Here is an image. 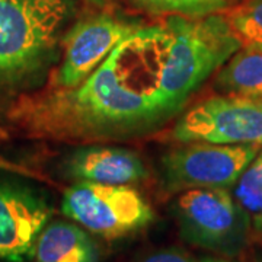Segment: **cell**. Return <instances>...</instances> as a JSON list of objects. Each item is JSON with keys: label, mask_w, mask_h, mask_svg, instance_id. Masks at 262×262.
Returning <instances> with one entry per match:
<instances>
[{"label": "cell", "mask_w": 262, "mask_h": 262, "mask_svg": "<svg viewBox=\"0 0 262 262\" xmlns=\"http://www.w3.org/2000/svg\"><path fill=\"white\" fill-rule=\"evenodd\" d=\"M173 215L182 239L194 246L232 258L248 244L251 217L226 188L182 191Z\"/></svg>", "instance_id": "cell-4"}, {"label": "cell", "mask_w": 262, "mask_h": 262, "mask_svg": "<svg viewBox=\"0 0 262 262\" xmlns=\"http://www.w3.org/2000/svg\"><path fill=\"white\" fill-rule=\"evenodd\" d=\"M35 262H98L94 239L80 226L51 222L39 233L34 248Z\"/></svg>", "instance_id": "cell-11"}, {"label": "cell", "mask_w": 262, "mask_h": 262, "mask_svg": "<svg viewBox=\"0 0 262 262\" xmlns=\"http://www.w3.org/2000/svg\"><path fill=\"white\" fill-rule=\"evenodd\" d=\"M139 28L140 25L136 22L108 13L77 22L63 39L64 53L54 86L75 88L82 83Z\"/></svg>", "instance_id": "cell-8"}, {"label": "cell", "mask_w": 262, "mask_h": 262, "mask_svg": "<svg viewBox=\"0 0 262 262\" xmlns=\"http://www.w3.org/2000/svg\"><path fill=\"white\" fill-rule=\"evenodd\" d=\"M261 232H262V230H261Z\"/></svg>", "instance_id": "cell-22"}, {"label": "cell", "mask_w": 262, "mask_h": 262, "mask_svg": "<svg viewBox=\"0 0 262 262\" xmlns=\"http://www.w3.org/2000/svg\"><path fill=\"white\" fill-rule=\"evenodd\" d=\"M53 208L41 194L28 187L0 181V259L27 262Z\"/></svg>", "instance_id": "cell-9"}, {"label": "cell", "mask_w": 262, "mask_h": 262, "mask_svg": "<svg viewBox=\"0 0 262 262\" xmlns=\"http://www.w3.org/2000/svg\"><path fill=\"white\" fill-rule=\"evenodd\" d=\"M168 25L140 27L75 88L22 96L9 118L42 139H115L166 121L160 73L170 48Z\"/></svg>", "instance_id": "cell-1"}, {"label": "cell", "mask_w": 262, "mask_h": 262, "mask_svg": "<svg viewBox=\"0 0 262 262\" xmlns=\"http://www.w3.org/2000/svg\"><path fill=\"white\" fill-rule=\"evenodd\" d=\"M234 198L251 217L253 226L262 230V155L251 162L234 184Z\"/></svg>", "instance_id": "cell-14"}, {"label": "cell", "mask_w": 262, "mask_h": 262, "mask_svg": "<svg viewBox=\"0 0 262 262\" xmlns=\"http://www.w3.org/2000/svg\"><path fill=\"white\" fill-rule=\"evenodd\" d=\"M255 262H262V253H261V255H258V256H256Z\"/></svg>", "instance_id": "cell-20"}, {"label": "cell", "mask_w": 262, "mask_h": 262, "mask_svg": "<svg viewBox=\"0 0 262 262\" xmlns=\"http://www.w3.org/2000/svg\"><path fill=\"white\" fill-rule=\"evenodd\" d=\"M73 10V0H0V91L46 70Z\"/></svg>", "instance_id": "cell-2"}, {"label": "cell", "mask_w": 262, "mask_h": 262, "mask_svg": "<svg viewBox=\"0 0 262 262\" xmlns=\"http://www.w3.org/2000/svg\"><path fill=\"white\" fill-rule=\"evenodd\" d=\"M89 2H92V3H96V5H102L105 0H89Z\"/></svg>", "instance_id": "cell-19"}, {"label": "cell", "mask_w": 262, "mask_h": 262, "mask_svg": "<svg viewBox=\"0 0 262 262\" xmlns=\"http://www.w3.org/2000/svg\"><path fill=\"white\" fill-rule=\"evenodd\" d=\"M198 262H232L226 258H220V256H206L203 259H200Z\"/></svg>", "instance_id": "cell-17"}, {"label": "cell", "mask_w": 262, "mask_h": 262, "mask_svg": "<svg viewBox=\"0 0 262 262\" xmlns=\"http://www.w3.org/2000/svg\"><path fill=\"white\" fill-rule=\"evenodd\" d=\"M215 86L227 95L262 99V51L239 48L217 72Z\"/></svg>", "instance_id": "cell-12"}, {"label": "cell", "mask_w": 262, "mask_h": 262, "mask_svg": "<svg viewBox=\"0 0 262 262\" xmlns=\"http://www.w3.org/2000/svg\"><path fill=\"white\" fill-rule=\"evenodd\" d=\"M261 151L258 144L187 143L162 158L163 185L178 192L196 188H230Z\"/></svg>", "instance_id": "cell-6"}, {"label": "cell", "mask_w": 262, "mask_h": 262, "mask_svg": "<svg viewBox=\"0 0 262 262\" xmlns=\"http://www.w3.org/2000/svg\"><path fill=\"white\" fill-rule=\"evenodd\" d=\"M140 262H196L195 258L181 248H165L149 253Z\"/></svg>", "instance_id": "cell-16"}, {"label": "cell", "mask_w": 262, "mask_h": 262, "mask_svg": "<svg viewBox=\"0 0 262 262\" xmlns=\"http://www.w3.org/2000/svg\"><path fill=\"white\" fill-rule=\"evenodd\" d=\"M143 9L156 13H170L188 18H203L220 13L227 8V0H131Z\"/></svg>", "instance_id": "cell-15"}, {"label": "cell", "mask_w": 262, "mask_h": 262, "mask_svg": "<svg viewBox=\"0 0 262 262\" xmlns=\"http://www.w3.org/2000/svg\"><path fill=\"white\" fill-rule=\"evenodd\" d=\"M63 214L92 233L115 241L136 233L155 220L147 200L130 185L77 181L61 200Z\"/></svg>", "instance_id": "cell-5"}, {"label": "cell", "mask_w": 262, "mask_h": 262, "mask_svg": "<svg viewBox=\"0 0 262 262\" xmlns=\"http://www.w3.org/2000/svg\"><path fill=\"white\" fill-rule=\"evenodd\" d=\"M6 137H8V133H6L5 128H2V127H0V140H5Z\"/></svg>", "instance_id": "cell-18"}, {"label": "cell", "mask_w": 262, "mask_h": 262, "mask_svg": "<svg viewBox=\"0 0 262 262\" xmlns=\"http://www.w3.org/2000/svg\"><path fill=\"white\" fill-rule=\"evenodd\" d=\"M261 155H262V151H261Z\"/></svg>", "instance_id": "cell-21"}, {"label": "cell", "mask_w": 262, "mask_h": 262, "mask_svg": "<svg viewBox=\"0 0 262 262\" xmlns=\"http://www.w3.org/2000/svg\"><path fill=\"white\" fill-rule=\"evenodd\" d=\"M225 16L241 47L262 51V0H245Z\"/></svg>", "instance_id": "cell-13"}, {"label": "cell", "mask_w": 262, "mask_h": 262, "mask_svg": "<svg viewBox=\"0 0 262 262\" xmlns=\"http://www.w3.org/2000/svg\"><path fill=\"white\" fill-rule=\"evenodd\" d=\"M165 24L172 41L160 73V92L172 117L241 48V42L220 13L203 18L172 15Z\"/></svg>", "instance_id": "cell-3"}, {"label": "cell", "mask_w": 262, "mask_h": 262, "mask_svg": "<svg viewBox=\"0 0 262 262\" xmlns=\"http://www.w3.org/2000/svg\"><path fill=\"white\" fill-rule=\"evenodd\" d=\"M181 143L262 146V99L213 96L195 103L172 130Z\"/></svg>", "instance_id": "cell-7"}, {"label": "cell", "mask_w": 262, "mask_h": 262, "mask_svg": "<svg viewBox=\"0 0 262 262\" xmlns=\"http://www.w3.org/2000/svg\"><path fill=\"white\" fill-rule=\"evenodd\" d=\"M66 173L76 181L108 185H131L147 177L141 158L133 150L114 146H86L70 153Z\"/></svg>", "instance_id": "cell-10"}]
</instances>
